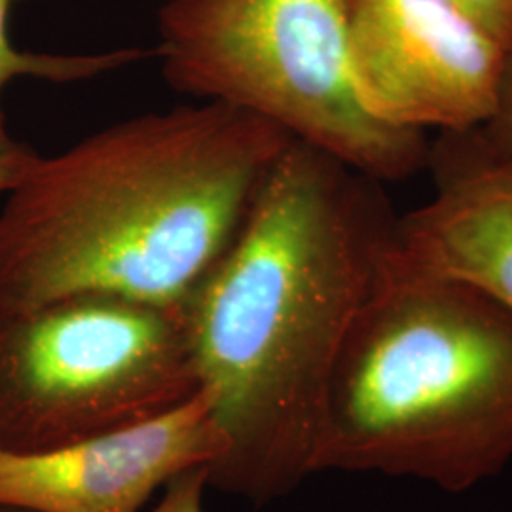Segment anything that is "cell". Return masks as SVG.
Listing matches in <instances>:
<instances>
[{"mask_svg":"<svg viewBox=\"0 0 512 512\" xmlns=\"http://www.w3.org/2000/svg\"><path fill=\"white\" fill-rule=\"evenodd\" d=\"M397 215L382 183L296 141L184 308L224 454L209 486L256 505L315 475L330 376Z\"/></svg>","mask_w":512,"mask_h":512,"instance_id":"6da1fadb","label":"cell"},{"mask_svg":"<svg viewBox=\"0 0 512 512\" xmlns=\"http://www.w3.org/2000/svg\"><path fill=\"white\" fill-rule=\"evenodd\" d=\"M293 141L255 114L196 103L42 156L0 211V306L112 294L184 310Z\"/></svg>","mask_w":512,"mask_h":512,"instance_id":"7a4b0ae2","label":"cell"},{"mask_svg":"<svg viewBox=\"0 0 512 512\" xmlns=\"http://www.w3.org/2000/svg\"><path fill=\"white\" fill-rule=\"evenodd\" d=\"M389 243L330 376L315 473L465 492L512 461V311L406 268Z\"/></svg>","mask_w":512,"mask_h":512,"instance_id":"3957f363","label":"cell"},{"mask_svg":"<svg viewBox=\"0 0 512 512\" xmlns=\"http://www.w3.org/2000/svg\"><path fill=\"white\" fill-rule=\"evenodd\" d=\"M158 35L175 92L270 120L380 183L427 167L423 131L366 109L346 0H165Z\"/></svg>","mask_w":512,"mask_h":512,"instance_id":"277c9868","label":"cell"},{"mask_svg":"<svg viewBox=\"0 0 512 512\" xmlns=\"http://www.w3.org/2000/svg\"><path fill=\"white\" fill-rule=\"evenodd\" d=\"M200 378L184 310L112 294L0 306V452L38 454L152 420Z\"/></svg>","mask_w":512,"mask_h":512,"instance_id":"5b68a950","label":"cell"},{"mask_svg":"<svg viewBox=\"0 0 512 512\" xmlns=\"http://www.w3.org/2000/svg\"><path fill=\"white\" fill-rule=\"evenodd\" d=\"M366 109L404 129L469 131L494 116L509 52L450 0H346Z\"/></svg>","mask_w":512,"mask_h":512,"instance_id":"8992f818","label":"cell"},{"mask_svg":"<svg viewBox=\"0 0 512 512\" xmlns=\"http://www.w3.org/2000/svg\"><path fill=\"white\" fill-rule=\"evenodd\" d=\"M224 454L213 401L200 389L152 420L38 452H0V507L31 512H141L184 471Z\"/></svg>","mask_w":512,"mask_h":512,"instance_id":"52a82bcc","label":"cell"},{"mask_svg":"<svg viewBox=\"0 0 512 512\" xmlns=\"http://www.w3.org/2000/svg\"><path fill=\"white\" fill-rule=\"evenodd\" d=\"M427 167L435 198L397 217L391 255L414 272L469 283L512 311V156L490 152L475 129L444 131Z\"/></svg>","mask_w":512,"mask_h":512,"instance_id":"ba28073f","label":"cell"},{"mask_svg":"<svg viewBox=\"0 0 512 512\" xmlns=\"http://www.w3.org/2000/svg\"><path fill=\"white\" fill-rule=\"evenodd\" d=\"M18 0H0V133L8 131L2 93L16 78H38L52 84H76L126 69L143 59L156 57V50L118 48L92 54H42L18 50L8 33L10 12Z\"/></svg>","mask_w":512,"mask_h":512,"instance_id":"9c48e42d","label":"cell"},{"mask_svg":"<svg viewBox=\"0 0 512 512\" xmlns=\"http://www.w3.org/2000/svg\"><path fill=\"white\" fill-rule=\"evenodd\" d=\"M475 133L490 152L512 156V52L507 55L494 116Z\"/></svg>","mask_w":512,"mask_h":512,"instance_id":"30bf717a","label":"cell"},{"mask_svg":"<svg viewBox=\"0 0 512 512\" xmlns=\"http://www.w3.org/2000/svg\"><path fill=\"white\" fill-rule=\"evenodd\" d=\"M209 488V469L184 471L165 486L160 503L150 512H203V494Z\"/></svg>","mask_w":512,"mask_h":512,"instance_id":"8fae6325","label":"cell"},{"mask_svg":"<svg viewBox=\"0 0 512 512\" xmlns=\"http://www.w3.org/2000/svg\"><path fill=\"white\" fill-rule=\"evenodd\" d=\"M42 154L8 131L0 133V194H10L35 169Z\"/></svg>","mask_w":512,"mask_h":512,"instance_id":"7c38bea8","label":"cell"},{"mask_svg":"<svg viewBox=\"0 0 512 512\" xmlns=\"http://www.w3.org/2000/svg\"><path fill=\"white\" fill-rule=\"evenodd\" d=\"M512 52V0H450Z\"/></svg>","mask_w":512,"mask_h":512,"instance_id":"4fadbf2b","label":"cell"},{"mask_svg":"<svg viewBox=\"0 0 512 512\" xmlns=\"http://www.w3.org/2000/svg\"><path fill=\"white\" fill-rule=\"evenodd\" d=\"M0 512H31V511H23V509H14V507H0Z\"/></svg>","mask_w":512,"mask_h":512,"instance_id":"5bb4252c","label":"cell"}]
</instances>
